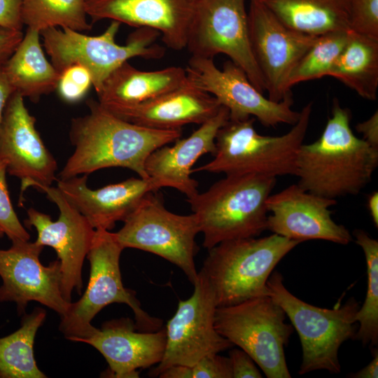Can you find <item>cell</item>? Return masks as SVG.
<instances>
[{
  "label": "cell",
  "instance_id": "4dcf8cb0",
  "mask_svg": "<svg viewBox=\"0 0 378 378\" xmlns=\"http://www.w3.org/2000/svg\"><path fill=\"white\" fill-rule=\"evenodd\" d=\"M349 30L318 36L293 69L288 83L289 88L301 82L328 76L347 42Z\"/></svg>",
  "mask_w": 378,
  "mask_h": 378
},
{
  "label": "cell",
  "instance_id": "d6a6232c",
  "mask_svg": "<svg viewBox=\"0 0 378 378\" xmlns=\"http://www.w3.org/2000/svg\"><path fill=\"white\" fill-rule=\"evenodd\" d=\"M92 85L90 71L82 65L74 64L59 73L56 90L64 101L75 103L85 96Z\"/></svg>",
  "mask_w": 378,
  "mask_h": 378
},
{
  "label": "cell",
  "instance_id": "5b68a950",
  "mask_svg": "<svg viewBox=\"0 0 378 378\" xmlns=\"http://www.w3.org/2000/svg\"><path fill=\"white\" fill-rule=\"evenodd\" d=\"M300 243L272 234L221 242L208 249L202 271L217 307L267 295V281L280 260Z\"/></svg>",
  "mask_w": 378,
  "mask_h": 378
},
{
  "label": "cell",
  "instance_id": "d4e9b609",
  "mask_svg": "<svg viewBox=\"0 0 378 378\" xmlns=\"http://www.w3.org/2000/svg\"><path fill=\"white\" fill-rule=\"evenodd\" d=\"M40 32L29 28L3 66L14 92L37 102L43 95L56 90L59 73L45 56Z\"/></svg>",
  "mask_w": 378,
  "mask_h": 378
},
{
  "label": "cell",
  "instance_id": "3957f363",
  "mask_svg": "<svg viewBox=\"0 0 378 378\" xmlns=\"http://www.w3.org/2000/svg\"><path fill=\"white\" fill-rule=\"evenodd\" d=\"M312 104L300 111L292 128L281 136L260 134L254 127L255 119L229 120L218 131L214 159L192 169L225 176L248 174L276 177L295 175L298 150L308 130Z\"/></svg>",
  "mask_w": 378,
  "mask_h": 378
},
{
  "label": "cell",
  "instance_id": "7c38bea8",
  "mask_svg": "<svg viewBox=\"0 0 378 378\" xmlns=\"http://www.w3.org/2000/svg\"><path fill=\"white\" fill-rule=\"evenodd\" d=\"M185 69L190 82L228 110L230 120L253 117L267 127L293 125L298 120L300 112L291 108L293 100L276 102L265 97L231 60L220 69L213 59L191 56Z\"/></svg>",
  "mask_w": 378,
  "mask_h": 378
},
{
  "label": "cell",
  "instance_id": "ffe728a7",
  "mask_svg": "<svg viewBox=\"0 0 378 378\" xmlns=\"http://www.w3.org/2000/svg\"><path fill=\"white\" fill-rule=\"evenodd\" d=\"M87 180V174L59 178L57 188L95 230L108 231L116 222L124 221L146 194L164 187L155 178L139 177L92 189Z\"/></svg>",
  "mask_w": 378,
  "mask_h": 378
},
{
  "label": "cell",
  "instance_id": "8d00e7d4",
  "mask_svg": "<svg viewBox=\"0 0 378 378\" xmlns=\"http://www.w3.org/2000/svg\"><path fill=\"white\" fill-rule=\"evenodd\" d=\"M21 0H0V27L22 30Z\"/></svg>",
  "mask_w": 378,
  "mask_h": 378
},
{
  "label": "cell",
  "instance_id": "ba28073f",
  "mask_svg": "<svg viewBox=\"0 0 378 378\" xmlns=\"http://www.w3.org/2000/svg\"><path fill=\"white\" fill-rule=\"evenodd\" d=\"M123 249L114 232L95 230L87 255L90 264L88 285L81 298L71 303L59 325V331L66 339L84 337L91 334L96 328L91 323L92 319L112 303H123L132 309L137 330L155 331L161 328L162 321L144 312L135 293L122 284L120 258Z\"/></svg>",
  "mask_w": 378,
  "mask_h": 378
},
{
  "label": "cell",
  "instance_id": "ee69618b",
  "mask_svg": "<svg viewBox=\"0 0 378 378\" xmlns=\"http://www.w3.org/2000/svg\"><path fill=\"white\" fill-rule=\"evenodd\" d=\"M4 235V232L0 227V238H1Z\"/></svg>",
  "mask_w": 378,
  "mask_h": 378
},
{
  "label": "cell",
  "instance_id": "f546056e",
  "mask_svg": "<svg viewBox=\"0 0 378 378\" xmlns=\"http://www.w3.org/2000/svg\"><path fill=\"white\" fill-rule=\"evenodd\" d=\"M353 234L365 254L368 273L366 296L356 313L359 327L354 338L375 349L378 343V241L363 230H356Z\"/></svg>",
  "mask_w": 378,
  "mask_h": 378
},
{
  "label": "cell",
  "instance_id": "cb8c5ba5",
  "mask_svg": "<svg viewBox=\"0 0 378 378\" xmlns=\"http://www.w3.org/2000/svg\"><path fill=\"white\" fill-rule=\"evenodd\" d=\"M187 80L186 69L180 66L141 71L127 61L109 74L97 94L103 105H134L172 91Z\"/></svg>",
  "mask_w": 378,
  "mask_h": 378
},
{
  "label": "cell",
  "instance_id": "603a6c76",
  "mask_svg": "<svg viewBox=\"0 0 378 378\" xmlns=\"http://www.w3.org/2000/svg\"><path fill=\"white\" fill-rule=\"evenodd\" d=\"M229 118L228 110L222 106L189 136L176 139L172 146L165 145L155 150L145 164L148 177L158 180L164 187L176 188L187 199L195 195L198 183L191 178L192 167L203 155L214 154L216 134Z\"/></svg>",
  "mask_w": 378,
  "mask_h": 378
},
{
  "label": "cell",
  "instance_id": "ac0fdd59",
  "mask_svg": "<svg viewBox=\"0 0 378 378\" xmlns=\"http://www.w3.org/2000/svg\"><path fill=\"white\" fill-rule=\"evenodd\" d=\"M336 204V200L312 193L298 184L290 185L267 198V230L300 242L322 239L348 244L351 234L331 216L330 207Z\"/></svg>",
  "mask_w": 378,
  "mask_h": 378
},
{
  "label": "cell",
  "instance_id": "4316f807",
  "mask_svg": "<svg viewBox=\"0 0 378 378\" xmlns=\"http://www.w3.org/2000/svg\"><path fill=\"white\" fill-rule=\"evenodd\" d=\"M328 76L368 100L377 99L378 40L349 30L347 42Z\"/></svg>",
  "mask_w": 378,
  "mask_h": 378
},
{
  "label": "cell",
  "instance_id": "f35d334b",
  "mask_svg": "<svg viewBox=\"0 0 378 378\" xmlns=\"http://www.w3.org/2000/svg\"><path fill=\"white\" fill-rule=\"evenodd\" d=\"M356 131L363 135L362 139L373 147L378 148V111L370 118L356 125Z\"/></svg>",
  "mask_w": 378,
  "mask_h": 378
},
{
  "label": "cell",
  "instance_id": "30bf717a",
  "mask_svg": "<svg viewBox=\"0 0 378 378\" xmlns=\"http://www.w3.org/2000/svg\"><path fill=\"white\" fill-rule=\"evenodd\" d=\"M115 236L120 244L152 253L178 267L192 284L197 272L196 235L200 232L196 216L178 215L167 210L160 196L146 194L125 219Z\"/></svg>",
  "mask_w": 378,
  "mask_h": 378
},
{
  "label": "cell",
  "instance_id": "d6986e66",
  "mask_svg": "<svg viewBox=\"0 0 378 378\" xmlns=\"http://www.w3.org/2000/svg\"><path fill=\"white\" fill-rule=\"evenodd\" d=\"M130 318L115 319L95 328L87 337L69 340L87 343L104 357L108 365V377H139V370L158 364L166 346V330L136 331Z\"/></svg>",
  "mask_w": 378,
  "mask_h": 378
},
{
  "label": "cell",
  "instance_id": "5bb4252c",
  "mask_svg": "<svg viewBox=\"0 0 378 378\" xmlns=\"http://www.w3.org/2000/svg\"><path fill=\"white\" fill-rule=\"evenodd\" d=\"M248 22L251 49L268 99L293 100L288 85L290 75L318 36L286 27L259 0H251Z\"/></svg>",
  "mask_w": 378,
  "mask_h": 378
},
{
  "label": "cell",
  "instance_id": "74e56055",
  "mask_svg": "<svg viewBox=\"0 0 378 378\" xmlns=\"http://www.w3.org/2000/svg\"><path fill=\"white\" fill-rule=\"evenodd\" d=\"M20 30L0 27V68L14 52L23 38Z\"/></svg>",
  "mask_w": 378,
  "mask_h": 378
},
{
  "label": "cell",
  "instance_id": "7402d4cb",
  "mask_svg": "<svg viewBox=\"0 0 378 378\" xmlns=\"http://www.w3.org/2000/svg\"><path fill=\"white\" fill-rule=\"evenodd\" d=\"M103 106L126 121L162 130H181L188 124L201 125L222 106L214 97L188 79L179 88L140 104Z\"/></svg>",
  "mask_w": 378,
  "mask_h": 378
},
{
  "label": "cell",
  "instance_id": "83f0119b",
  "mask_svg": "<svg viewBox=\"0 0 378 378\" xmlns=\"http://www.w3.org/2000/svg\"><path fill=\"white\" fill-rule=\"evenodd\" d=\"M46 316V310L36 307L24 314L19 329L0 338V378L47 377L34 356L35 337Z\"/></svg>",
  "mask_w": 378,
  "mask_h": 378
},
{
  "label": "cell",
  "instance_id": "52a82bcc",
  "mask_svg": "<svg viewBox=\"0 0 378 378\" xmlns=\"http://www.w3.org/2000/svg\"><path fill=\"white\" fill-rule=\"evenodd\" d=\"M120 23L111 21L98 36H88L68 28H49L40 32L43 46L51 63L59 73L79 64L90 73L96 93L109 74L128 59L139 57L147 59L162 58L165 50L155 43L160 33L150 28H137L125 45L115 42Z\"/></svg>",
  "mask_w": 378,
  "mask_h": 378
},
{
  "label": "cell",
  "instance_id": "8fae6325",
  "mask_svg": "<svg viewBox=\"0 0 378 378\" xmlns=\"http://www.w3.org/2000/svg\"><path fill=\"white\" fill-rule=\"evenodd\" d=\"M246 0H194L186 48L191 56L224 54L262 93L265 85L251 46Z\"/></svg>",
  "mask_w": 378,
  "mask_h": 378
},
{
  "label": "cell",
  "instance_id": "1f68e13d",
  "mask_svg": "<svg viewBox=\"0 0 378 378\" xmlns=\"http://www.w3.org/2000/svg\"><path fill=\"white\" fill-rule=\"evenodd\" d=\"M349 28L378 40V0H346Z\"/></svg>",
  "mask_w": 378,
  "mask_h": 378
},
{
  "label": "cell",
  "instance_id": "44dd1931",
  "mask_svg": "<svg viewBox=\"0 0 378 378\" xmlns=\"http://www.w3.org/2000/svg\"><path fill=\"white\" fill-rule=\"evenodd\" d=\"M190 0H85L93 22L111 20L136 28L158 31L169 48H186L192 14Z\"/></svg>",
  "mask_w": 378,
  "mask_h": 378
},
{
  "label": "cell",
  "instance_id": "2e32d148",
  "mask_svg": "<svg viewBox=\"0 0 378 378\" xmlns=\"http://www.w3.org/2000/svg\"><path fill=\"white\" fill-rule=\"evenodd\" d=\"M43 247L35 241L17 240L12 241L8 249H0V302H15L21 314L29 302L35 301L62 317L71 302L62 295L59 260L48 266L40 262Z\"/></svg>",
  "mask_w": 378,
  "mask_h": 378
},
{
  "label": "cell",
  "instance_id": "9a60e30c",
  "mask_svg": "<svg viewBox=\"0 0 378 378\" xmlns=\"http://www.w3.org/2000/svg\"><path fill=\"white\" fill-rule=\"evenodd\" d=\"M54 202L59 214L56 220L50 216L34 208L27 210L24 225L34 227L37 232L36 244L55 249L61 266L62 292L71 302V293L78 294L83 288L82 269L84 259L91 247L95 229L62 195L57 187L38 186Z\"/></svg>",
  "mask_w": 378,
  "mask_h": 378
},
{
  "label": "cell",
  "instance_id": "484cf974",
  "mask_svg": "<svg viewBox=\"0 0 378 378\" xmlns=\"http://www.w3.org/2000/svg\"><path fill=\"white\" fill-rule=\"evenodd\" d=\"M286 27L312 36L348 30L346 0H259Z\"/></svg>",
  "mask_w": 378,
  "mask_h": 378
},
{
  "label": "cell",
  "instance_id": "b9f144b4",
  "mask_svg": "<svg viewBox=\"0 0 378 378\" xmlns=\"http://www.w3.org/2000/svg\"><path fill=\"white\" fill-rule=\"evenodd\" d=\"M374 358L365 368L353 373L349 377L352 378H377L378 377V352L374 349Z\"/></svg>",
  "mask_w": 378,
  "mask_h": 378
},
{
  "label": "cell",
  "instance_id": "ab89813d",
  "mask_svg": "<svg viewBox=\"0 0 378 378\" xmlns=\"http://www.w3.org/2000/svg\"><path fill=\"white\" fill-rule=\"evenodd\" d=\"M13 92L14 91L8 81L3 68H0V126L6 103Z\"/></svg>",
  "mask_w": 378,
  "mask_h": 378
},
{
  "label": "cell",
  "instance_id": "d590c367",
  "mask_svg": "<svg viewBox=\"0 0 378 378\" xmlns=\"http://www.w3.org/2000/svg\"><path fill=\"white\" fill-rule=\"evenodd\" d=\"M232 378H261L262 374L252 358L244 350L233 349L230 352Z\"/></svg>",
  "mask_w": 378,
  "mask_h": 378
},
{
  "label": "cell",
  "instance_id": "836d02e7",
  "mask_svg": "<svg viewBox=\"0 0 378 378\" xmlns=\"http://www.w3.org/2000/svg\"><path fill=\"white\" fill-rule=\"evenodd\" d=\"M6 173V164L0 160V227L11 241H28L30 235L18 219L10 201Z\"/></svg>",
  "mask_w": 378,
  "mask_h": 378
},
{
  "label": "cell",
  "instance_id": "8992f818",
  "mask_svg": "<svg viewBox=\"0 0 378 378\" xmlns=\"http://www.w3.org/2000/svg\"><path fill=\"white\" fill-rule=\"evenodd\" d=\"M267 288V295L284 309L298 333L302 351L298 373L317 370L340 373L339 349L356 332V316L360 305L356 299L351 298L334 309L312 305L288 291L278 272L270 274Z\"/></svg>",
  "mask_w": 378,
  "mask_h": 378
},
{
  "label": "cell",
  "instance_id": "4fadbf2b",
  "mask_svg": "<svg viewBox=\"0 0 378 378\" xmlns=\"http://www.w3.org/2000/svg\"><path fill=\"white\" fill-rule=\"evenodd\" d=\"M192 295L179 301L174 315L166 326V346L160 362L150 375L174 365L192 367L205 356L218 354L234 345L215 328L217 304L204 273L200 270Z\"/></svg>",
  "mask_w": 378,
  "mask_h": 378
},
{
  "label": "cell",
  "instance_id": "f6af8a7d",
  "mask_svg": "<svg viewBox=\"0 0 378 378\" xmlns=\"http://www.w3.org/2000/svg\"><path fill=\"white\" fill-rule=\"evenodd\" d=\"M190 1H193L194 0H190Z\"/></svg>",
  "mask_w": 378,
  "mask_h": 378
},
{
  "label": "cell",
  "instance_id": "e575fe53",
  "mask_svg": "<svg viewBox=\"0 0 378 378\" xmlns=\"http://www.w3.org/2000/svg\"><path fill=\"white\" fill-rule=\"evenodd\" d=\"M192 378H232L230 358L211 354L205 356L192 367Z\"/></svg>",
  "mask_w": 378,
  "mask_h": 378
},
{
  "label": "cell",
  "instance_id": "9c48e42d",
  "mask_svg": "<svg viewBox=\"0 0 378 378\" xmlns=\"http://www.w3.org/2000/svg\"><path fill=\"white\" fill-rule=\"evenodd\" d=\"M284 309L269 295L218 307L214 326L233 345L246 352L268 378H290L284 352L292 324Z\"/></svg>",
  "mask_w": 378,
  "mask_h": 378
},
{
  "label": "cell",
  "instance_id": "e0dca14e",
  "mask_svg": "<svg viewBox=\"0 0 378 378\" xmlns=\"http://www.w3.org/2000/svg\"><path fill=\"white\" fill-rule=\"evenodd\" d=\"M35 123L24 97L13 92L0 126V160L6 163L10 175L21 180V196L29 187L51 186L57 179L56 160L46 147Z\"/></svg>",
  "mask_w": 378,
  "mask_h": 378
},
{
  "label": "cell",
  "instance_id": "277c9868",
  "mask_svg": "<svg viewBox=\"0 0 378 378\" xmlns=\"http://www.w3.org/2000/svg\"><path fill=\"white\" fill-rule=\"evenodd\" d=\"M276 178L248 174L225 176L206 191L186 199L196 216L203 246L256 237L267 230L266 202Z\"/></svg>",
  "mask_w": 378,
  "mask_h": 378
},
{
  "label": "cell",
  "instance_id": "60d3db41",
  "mask_svg": "<svg viewBox=\"0 0 378 378\" xmlns=\"http://www.w3.org/2000/svg\"><path fill=\"white\" fill-rule=\"evenodd\" d=\"M158 377L161 378H192V367L174 365L160 372Z\"/></svg>",
  "mask_w": 378,
  "mask_h": 378
},
{
  "label": "cell",
  "instance_id": "f1b7e54d",
  "mask_svg": "<svg viewBox=\"0 0 378 378\" xmlns=\"http://www.w3.org/2000/svg\"><path fill=\"white\" fill-rule=\"evenodd\" d=\"M23 24L39 32L49 28L89 31L85 0H21Z\"/></svg>",
  "mask_w": 378,
  "mask_h": 378
},
{
  "label": "cell",
  "instance_id": "7bdbcfd3",
  "mask_svg": "<svg viewBox=\"0 0 378 378\" xmlns=\"http://www.w3.org/2000/svg\"><path fill=\"white\" fill-rule=\"evenodd\" d=\"M367 206L372 220L377 227L378 226V193L374 191L368 198Z\"/></svg>",
  "mask_w": 378,
  "mask_h": 378
},
{
  "label": "cell",
  "instance_id": "6da1fadb",
  "mask_svg": "<svg viewBox=\"0 0 378 378\" xmlns=\"http://www.w3.org/2000/svg\"><path fill=\"white\" fill-rule=\"evenodd\" d=\"M86 104L89 113L71 120L69 134L74 150L59 174L60 179L108 167L127 168L149 178L145 164L150 154L182 134L181 130H156L126 121L98 100L89 99Z\"/></svg>",
  "mask_w": 378,
  "mask_h": 378
},
{
  "label": "cell",
  "instance_id": "7a4b0ae2",
  "mask_svg": "<svg viewBox=\"0 0 378 378\" xmlns=\"http://www.w3.org/2000/svg\"><path fill=\"white\" fill-rule=\"evenodd\" d=\"M351 116L334 99L331 117L320 137L300 147L295 175L304 190L335 200L356 195L370 182L378 166V148L354 134Z\"/></svg>",
  "mask_w": 378,
  "mask_h": 378
}]
</instances>
